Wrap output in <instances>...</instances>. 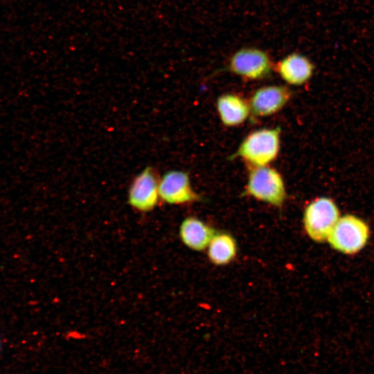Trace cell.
<instances>
[{
    "label": "cell",
    "mask_w": 374,
    "mask_h": 374,
    "mask_svg": "<svg viewBox=\"0 0 374 374\" xmlns=\"http://www.w3.org/2000/svg\"><path fill=\"white\" fill-rule=\"evenodd\" d=\"M280 148V128H262L249 134L233 157L241 158L251 167L266 166L277 158Z\"/></svg>",
    "instance_id": "obj_1"
},
{
    "label": "cell",
    "mask_w": 374,
    "mask_h": 374,
    "mask_svg": "<svg viewBox=\"0 0 374 374\" xmlns=\"http://www.w3.org/2000/svg\"><path fill=\"white\" fill-rule=\"evenodd\" d=\"M244 194L277 207L282 206L287 195L283 177L269 166H251Z\"/></svg>",
    "instance_id": "obj_2"
},
{
    "label": "cell",
    "mask_w": 374,
    "mask_h": 374,
    "mask_svg": "<svg viewBox=\"0 0 374 374\" xmlns=\"http://www.w3.org/2000/svg\"><path fill=\"white\" fill-rule=\"evenodd\" d=\"M369 237L368 224L356 215L347 214L339 217L327 241L336 251L353 255L365 247Z\"/></svg>",
    "instance_id": "obj_3"
},
{
    "label": "cell",
    "mask_w": 374,
    "mask_h": 374,
    "mask_svg": "<svg viewBox=\"0 0 374 374\" xmlns=\"http://www.w3.org/2000/svg\"><path fill=\"white\" fill-rule=\"evenodd\" d=\"M339 217V208L333 199L327 197H318L305 209L304 228L312 240L317 242L327 241Z\"/></svg>",
    "instance_id": "obj_4"
},
{
    "label": "cell",
    "mask_w": 374,
    "mask_h": 374,
    "mask_svg": "<svg viewBox=\"0 0 374 374\" xmlns=\"http://www.w3.org/2000/svg\"><path fill=\"white\" fill-rule=\"evenodd\" d=\"M269 54L261 49L247 47L236 51L230 58L228 67L232 73L247 80L267 78L274 68Z\"/></svg>",
    "instance_id": "obj_5"
},
{
    "label": "cell",
    "mask_w": 374,
    "mask_h": 374,
    "mask_svg": "<svg viewBox=\"0 0 374 374\" xmlns=\"http://www.w3.org/2000/svg\"><path fill=\"white\" fill-rule=\"evenodd\" d=\"M157 176L152 167H146L133 179L128 192V202L135 210H153L159 199Z\"/></svg>",
    "instance_id": "obj_6"
},
{
    "label": "cell",
    "mask_w": 374,
    "mask_h": 374,
    "mask_svg": "<svg viewBox=\"0 0 374 374\" xmlns=\"http://www.w3.org/2000/svg\"><path fill=\"white\" fill-rule=\"evenodd\" d=\"M159 198L170 204L197 202L201 196L193 188L188 174L181 170L166 172L159 182Z\"/></svg>",
    "instance_id": "obj_7"
},
{
    "label": "cell",
    "mask_w": 374,
    "mask_h": 374,
    "mask_svg": "<svg viewBox=\"0 0 374 374\" xmlns=\"http://www.w3.org/2000/svg\"><path fill=\"white\" fill-rule=\"evenodd\" d=\"M292 95V91L284 85H269L258 88L249 100L251 114L256 117L275 114L287 105Z\"/></svg>",
    "instance_id": "obj_8"
},
{
    "label": "cell",
    "mask_w": 374,
    "mask_h": 374,
    "mask_svg": "<svg viewBox=\"0 0 374 374\" xmlns=\"http://www.w3.org/2000/svg\"><path fill=\"white\" fill-rule=\"evenodd\" d=\"M274 69L285 82L300 86L311 78L314 66L306 56L293 53L280 60Z\"/></svg>",
    "instance_id": "obj_9"
},
{
    "label": "cell",
    "mask_w": 374,
    "mask_h": 374,
    "mask_svg": "<svg viewBox=\"0 0 374 374\" xmlns=\"http://www.w3.org/2000/svg\"><path fill=\"white\" fill-rule=\"evenodd\" d=\"M216 107L220 121L226 127L241 125L251 114L249 101L233 93L219 96Z\"/></svg>",
    "instance_id": "obj_10"
},
{
    "label": "cell",
    "mask_w": 374,
    "mask_h": 374,
    "mask_svg": "<svg viewBox=\"0 0 374 374\" xmlns=\"http://www.w3.org/2000/svg\"><path fill=\"white\" fill-rule=\"evenodd\" d=\"M216 232L214 229L195 217H188L179 228V236L185 245L195 251L206 249Z\"/></svg>",
    "instance_id": "obj_11"
},
{
    "label": "cell",
    "mask_w": 374,
    "mask_h": 374,
    "mask_svg": "<svg viewBox=\"0 0 374 374\" xmlns=\"http://www.w3.org/2000/svg\"><path fill=\"white\" fill-rule=\"evenodd\" d=\"M208 247V258L217 265L228 264L236 255L235 240L227 233H216Z\"/></svg>",
    "instance_id": "obj_12"
}]
</instances>
